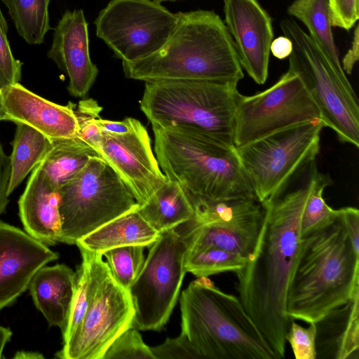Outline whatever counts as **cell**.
<instances>
[{
	"label": "cell",
	"instance_id": "obj_1",
	"mask_svg": "<svg viewBox=\"0 0 359 359\" xmlns=\"http://www.w3.org/2000/svg\"><path fill=\"white\" fill-rule=\"evenodd\" d=\"M311 184L262 203L264 217L254 256L236 272L239 299L272 348L283 358L291 323L288 289L299 257L300 222Z\"/></svg>",
	"mask_w": 359,
	"mask_h": 359
},
{
	"label": "cell",
	"instance_id": "obj_2",
	"mask_svg": "<svg viewBox=\"0 0 359 359\" xmlns=\"http://www.w3.org/2000/svg\"><path fill=\"white\" fill-rule=\"evenodd\" d=\"M177 22L158 51L122 62L125 76L144 82L206 80L236 82L244 76L233 40L222 18L208 10L178 12Z\"/></svg>",
	"mask_w": 359,
	"mask_h": 359
},
{
	"label": "cell",
	"instance_id": "obj_3",
	"mask_svg": "<svg viewBox=\"0 0 359 359\" xmlns=\"http://www.w3.org/2000/svg\"><path fill=\"white\" fill-rule=\"evenodd\" d=\"M359 294V253L340 216L301 238L286 300L290 320L317 323Z\"/></svg>",
	"mask_w": 359,
	"mask_h": 359
},
{
	"label": "cell",
	"instance_id": "obj_4",
	"mask_svg": "<svg viewBox=\"0 0 359 359\" xmlns=\"http://www.w3.org/2000/svg\"><path fill=\"white\" fill-rule=\"evenodd\" d=\"M182 333L209 359H281L265 340L240 299L208 277L198 278L180 299Z\"/></svg>",
	"mask_w": 359,
	"mask_h": 359
},
{
	"label": "cell",
	"instance_id": "obj_5",
	"mask_svg": "<svg viewBox=\"0 0 359 359\" xmlns=\"http://www.w3.org/2000/svg\"><path fill=\"white\" fill-rule=\"evenodd\" d=\"M238 83L206 80L145 82L140 109L151 125L234 147Z\"/></svg>",
	"mask_w": 359,
	"mask_h": 359
},
{
	"label": "cell",
	"instance_id": "obj_6",
	"mask_svg": "<svg viewBox=\"0 0 359 359\" xmlns=\"http://www.w3.org/2000/svg\"><path fill=\"white\" fill-rule=\"evenodd\" d=\"M162 171L191 199L256 198L236 151L193 134L151 125Z\"/></svg>",
	"mask_w": 359,
	"mask_h": 359
},
{
	"label": "cell",
	"instance_id": "obj_7",
	"mask_svg": "<svg viewBox=\"0 0 359 359\" xmlns=\"http://www.w3.org/2000/svg\"><path fill=\"white\" fill-rule=\"evenodd\" d=\"M60 243L74 245L107 222L140 205L115 171L98 156L59 189Z\"/></svg>",
	"mask_w": 359,
	"mask_h": 359
},
{
	"label": "cell",
	"instance_id": "obj_8",
	"mask_svg": "<svg viewBox=\"0 0 359 359\" xmlns=\"http://www.w3.org/2000/svg\"><path fill=\"white\" fill-rule=\"evenodd\" d=\"M280 26L293 46L288 69L304 83L324 126L331 128L341 142L358 148L359 107L354 90L342 83L315 41L294 19L284 18Z\"/></svg>",
	"mask_w": 359,
	"mask_h": 359
},
{
	"label": "cell",
	"instance_id": "obj_9",
	"mask_svg": "<svg viewBox=\"0 0 359 359\" xmlns=\"http://www.w3.org/2000/svg\"><path fill=\"white\" fill-rule=\"evenodd\" d=\"M323 127L320 119H315L236 147L259 203L281 196L292 179L314 162Z\"/></svg>",
	"mask_w": 359,
	"mask_h": 359
},
{
	"label": "cell",
	"instance_id": "obj_10",
	"mask_svg": "<svg viewBox=\"0 0 359 359\" xmlns=\"http://www.w3.org/2000/svg\"><path fill=\"white\" fill-rule=\"evenodd\" d=\"M79 249L90 269L89 304L79 327L55 357L102 359L112 341L133 327L134 307L128 290L114 278L102 255Z\"/></svg>",
	"mask_w": 359,
	"mask_h": 359
},
{
	"label": "cell",
	"instance_id": "obj_11",
	"mask_svg": "<svg viewBox=\"0 0 359 359\" xmlns=\"http://www.w3.org/2000/svg\"><path fill=\"white\" fill-rule=\"evenodd\" d=\"M187 243L175 229L160 233L137 277L128 289L134 307L133 327L160 331L168 321L187 273Z\"/></svg>",
	"mask_w": 359,
	"mask_h": 359
},
{
	"label": "cell",
	"instance_id": "obj_12",
	"mask_svg": "<svg viewBox=\"0 0 359 359\" xmlns=\"http://www.w3.org/2000/svg\"><path fill=\"white\" fill-rule=\"evenodd\" d=\"M177 22V14L154 0H111L94 21L96 36L122 62L158 51Z\"/></svg>",
	"mask_w": 359,
	"mask_h": 359
},
{
	"label": "cell",
	"instance_id": "obj_13",
	"mask_svg": "<svg viewBox=\"0 0 359 359\" xmlns=\"http://www.w3.org/2000/svg\"><path fill=\"white\" fill-rule=\"evenodd\" d=\"M315 119L321 120L320 111L299 77L288 69L265 90L250 96L240 94L233 143L240 147Z\"/></svg>",
	"mask_w": 359,
	"mask_h": 359
},
{
	"label": "cell",
	"instance_id": "obj_14",
	"mask_svg": "<svg viewBox=\"0 0 359 359\" xmlns=\"http://www.w3.org/2000/svg\"><path fill=\"white\" fill-rule=\"evenodd\" d=\"M101 133L100 157L129 188L140 207L143 205L168 181L146 128L138 121L126 134Z\"/></svg>",
	"mask_w": 359,
	"mask_h": 359
},
{
	"label": "cell",
	"instance_id": "obj_15",
	"mask_svg": "<svg viewBox=\"0 0 359 359\" xmlns=\"http://www.w3.org/2000/svg\"><path fill=\"white\" fill-rule=\"evenodd\" d=\"M224 23L248 74L264 84L269 74L272 19L257 0H224Z\"/></svg>",
	"mask_w": 359,
	"mask_h": 359
},
{
	"label": "cell",
	"instance_id": "obj_16",
	"mask_svg": "<svg viewBox=\"0 0 359 359\" xmlns=\"http://www.w3.org/2000/svg\"><path fill=\"white\" fill-rule=\"evenodd\" d=\"M58 257L26 231L0 221V311L28 289L41 267Z\"/></svg>",
	"mask_w": 359,
	"mask_h": 359
},
{
	"label": "cell",
	"instance_id": "obj_17",
	"mask_svg": "<svg viewBox=\"0 0 359 359\" xmlns=\"http://www.w3.org/2000/svg\"><path fill=\"white\" fill-rule=\"evenodd\" d=\"M1 121L27 125L50 140L79 137L76 104L61 105L28 90L20 83L0 91Z\"/></svg>",
	"mask_w": 359,
	"mask_h": 359
},
{
	"label": "cell",
	"instance_id": "obj_18",
	"mask_svg": "<svg viewBox=\"0 0 359 359\" xmlns=\"http://www.w3.org/2000/svg\"><path fill=\"white\" fill-rule=\"evenodd\" d=\"M88 22L82 9L67 10L54 29L47 53L69 77L70 95L84 97L94 83L99 70L90 57Z\"/></svg>",
	"mask_w": 359,
	"mask_h": 359
},
{
	"label": "cell",
	"instance_id": "obj_19",
	"mask_svg": "<svg viewBox=\"0 0 359 359\" xmlns=\"http://www.w3.org/2000/svg\"><path fill=\"white\" fill-rule=\"evenodd\" d=\"M59 204V189L38 164L18 200L25 231L48 246L59 243L62 228Z\"/></svg>",
	"mask_w": 359,
	"mask_h": 359
},
{
	"label": "cell",
	"instance_id": "obj_20",
	"mask_svg": "<svg viewBox=\"0 0 359 359\" xmlns=\"http://www.w3.org/2000/svg\"><path fill=\"white\" fill-rule=\"evenodd\" d=\"M76 275L65 264L44 266L31 280L28 289L36 308L50 326L66 330L75 293Z\"/></svg>",
	"mask_w": 359,
	"mask_h": 359
},
{
	"label": "cell",
	"instance_id": "obj_21",
	"mask_svg": "<svg viewBox=\"0 0 359 359\" xmlns=\"http://www.w3.org/2000/svg\"><path fill=\"white\" fill-rule=\"evenodd\" d=\"M316 325V358H359V294Z\"/></svg>",
	"mask_w": 359,
	"mask_h": 359
},
{
	"label": "cell",
	"instance_id": "obj_22",
	"mask_svg": "<svg viewBox=\"0 0 359 359\" xmlns=\"http://www.w3.org/2000/svg\"><path fill=\"white\" fill-rule=\"evenodd\" d=\"M184 234L186 254L208 248L230 251L251 260L262 225L236 226L215 219H193Z\"/></svg>",
	"mask_w": 359,
	"mask_h": 359
},
{
	"label": "cell",
	"instance_id": "obj_23",
	"mask_svg": "<svg viewBox=\"0 0 359 359\" xmlns=\"http://www.w3.org/2000/svg\"><path fill=\"white\" fill-rule=\"evenodd\" d=\"M160 233L140 214L138 209L120 216L81 238L79 248L102 254L104 251L124 245H151Z\"/></svg>",
	"mask_w": 359,
	"mask_h": 359
},
{
	"label": "cell",
	"instance_id": "obj_24",
	"mask_svg": "<svg viewBox=\"0 0 359 359\" xmlns=\"http://www.w3.org/2000/svg\"><path fill=\"white\" fill-rule=\"evenodd\" d=\"M287 13L302 21L309 36L327 60L342 83L353 90L341 67L339 52L334 41L330 24L328 0H295L287 8Z\"/></svg>",
	"mask_w": 359,
	"mask_h": 359
},
{
	"label": "cell",
	"instance_id": "obj_25",
	"mask_svg": "<svg viewBox=\"0 0 359 359\" xmlns=\"http://www.w3.org/2000/svg\"><path fill=\"white\" fill-rule=\"evenodd\" d=\"M138 212L159 233L175 229L195 217L189 197L178 183L168 179Z\"/></svg>",
	"mask_w": 359,
	"mask_h": 359
},
{
	"label": "cell",
	"instance_id": "obj_26",
	"mask_svg": "<svg viewBox=\"0 0 359 359\" xmlns=\"http://www.w3.org/2000/svg\"><path fill=\"white\" fill-rule=\"evenodd\" d=\"M50 140L51 146L39 165L59 189L76 176L92 157H100L93 146L79 137Z\"/></svg>",
	"mask_w": 359,
	"mask_h": 359
},
{
	"label": "cell",
	"instance_id": "obj_27",
	"mask_svg": "<svg viewBox=\"0 0 359 359\" xmlns=\"http://www.w3.org/2000/svg\"><path fill=\"white\" fill-rule=\"evenodd\" d=\"M14 137L11 142V174L8 196L40 163L51 146V140L36 129L20 123H15Z\"/></svg>",
	"mask_w": 359,
	"mask_h": 359
},
{
	"label": "cell",
	"instance_id": "obj_28",
	"mask_svg": "<svg viewBox=\"0 0 359 359\" xmlns=\"http://www.w3.org/2000/svg\"><path fill=\"white\" fill-rule=\"evenodd\" d=\"M7 7L18 34L30 45L44 42L50 29L48 6L50 0H1Z\"/></svg>",
	"mask_w": 359,
	"mask_h": 359
},
{
	"label": "cell",
	"instance_id": "obj_29",
	"mask_svg": "<svg viewBox=\"0 0 359 359\" xmlns=\"http://www.w3.org/2000/svg\"><path fill=\"white\" fill-rule=\"evenodd\" d=\"M309 180L311 188L301 217V238L327 226L339 215V210L330 207L323 196L332 180L328 175L318 171L314 162L311 164Z\"/></svg>",
	"mask_w": 359,
	"mask_h": 359
},
{
	"label": "cell",
	"instance_id": "obj_30",
	"mask_svg": "<svg viewBox=\"0 0 359 359\" xmlns=\"http://www.w3.org/2000/svg\"><path fill=\"white\" fill-rule=\"evenodd\" d=\"M248 262L238 254L212 247L186 254L184 269L197 278L208 277L223 272L236 273Z\"/></svg>",
	"mask_w": 359,
	"mask_h": 359
},
{
	"label": "cell",
	"instance_id": "obj_31",
	"mask_svg": "<svg viewBox=\"0 0 359 359\" xmlns=\"http://www.w3.org/2000/svg\"><path fill=\"white\" fill-rule=\"evenodd\" d=\"M145 248L140 245H124L107 250L102 254L114 278L128 290L142 268Z\"/></svg>",
	"mask_w": 359,
	"mask_h": 359
},
{
	"label": "cell",
	"instance_id": "obj_32",
	"mask_svg": "<svg viewBox=\"0 0 359 359\" xmlns=\"http://www.w3.org/2000/svg\"><path fill=\"white\" fill-rule=\"evenodd\" d=\"M81 257V263L77 266L76 271V289L67 325L65 332L62 334L63 344L68 341L79 327L89 304L90 273L87 259L85 257Z\"/></svg>",
	"mask_w": 359,
	"mask_h": 359
},
{
	"label": "cell",
	"instance_id": "obj_33",
	"mask_svg": "<svg viewBox=\"0 0 359 359\" xmlns=\"http://www.w3.org/2000/svg\"><path fill=\"white\" fill-rule=\"evenodd\" d=\"M102 359H155L151 347L143 341L139 330L131 327L120 334L109 346Z\"/></svg>",
	"mask_w": 359,
	"mask_h": 359
},
{
	"label": "cell",
	"instance_id": "obj_34",
	"mask_svg": "<svg viewBox=\"0 0 359 359\" xmlns=\"http://www.w3.org/2000/svg\"><path fill=\"white\" fill-rule=\"evenodd\" d=\"M8 25L0 8V91L20 83L23 63L14 57L7 38Z\"/></svg>",
	"mask_w": 359,
	"mask_h": 359
},
{
	"label": "cell",
	"instance_id": "obj_35",
	"mask_svg": "<svg viewBox=\"0 0 359 359\" xmlns=\"http://www.w3.org/2000/svg\"><path fill=\"white\" fill-rule=\"evenodd\" d=\"M309 324V326L305 328L291 320L286 341L297 359H316V325L314 323Z\"/></svg>",
	"mask_w": 359,
	"mask_h": 359
},
{
	"label": "cell",
	"instance_id": "obj_36",
	"mask_svg": "<svg viewBox=\"0 0 359 359\" xmlns=\"http://www.w3.org/2000/svg\"><path fill=\"white\" fill-rule=\"evenodd\" d=\"M155 359H202L187 336L182 333L175 338H167L161 344L151 347Z\"/></svg>",
	"mask_w": 359,
	"mask_h": 359
},
{
	"label": "cell",
	"instance_id": "obj_37",
	"mask_svg": "<svg viewBox=\"0 0 359 359\" xmlns=\"http://www.w3.org/2000/svg\"><path fill=\"white\" fill-rule=\"evenodd\" d=\"M332 27L349 31L359 18L358 0H328Z\"/></svg>",
	"mask_w": 359,
	"mask_h": 359
},
{
	"label": "cell",
	"instance_id": "obj_38",
	"mask_svg": "<svg viewBox=\"0 0 359 359\" xmlns=\"http://www.w3.org/2000/svg\"><path fill=\"white\" fill-rule=\"evenodd\" d=\"M11 165L0 140V215L3 214L9 203L8 188L11 179Z\"/></svg>",
	"mask_w": 359,
	"mask_h": 359
},
{
	"label": "cell",
	"instance_id": "obj_39",
	"mask_svg": "<svg viewBox=\"0 0 359 359\" xmlns=\"http://www.w3.org/2000/svg\"><path fill=\"white\" fill-rule=\"evenodd\" d=\"M354 250L359 253V210L353 207L339 209Z\"/></svg>",
	"mask_w": 359,
	"mask_h": 359
},
{
	"label": "cell",
	"instance_id": "obj_40",
	"mask_svg": "<svg viewBox=\"0 0 359 359\" xmlns=\"http://www.w3.org/2000/svg\"><path fill=\"white\" fill-rule=\"evenodd\" d=\"M137 122L138 120L131 117H128L121 121L102 119L100 117L96 119V123L102 133L117 135L129 133L135 128Z\"/></svg>",
	"mask_w": 359,
	"mask_h": 359
},
{
	"label": "cell",
	"instance_id": "obj_41",
	"mask_svg": "<svg viewBox=\"0 0 359 359\" xmlns=\"http://www.w3.org/2000/svg\"><path fill=\"white\" fill-rule=\"evenodd\" d=\"M359 59V25L355 27L351 46L342 59L341 67L344 72L351 74Z\"/></svg>",
	"mask_w": 359,
	"mask_h": 359
},
{
	"label": "cell",
	"instance_id": "obj_42",
	"mask_svg": "<svg viewBox=\"0 0 359 359\" xmlns=\"http://www.w3.org/2000/svg\"><path fill=\"white\" fill-rule=\"evenodd\" d=\"M292 49L293 46L291 40L285 36L273 39L270 46V51L273 55L280 60L288 57Z\"/></svg>",
	"mask_w": 359,
	"mask_h": 359
},
{
	"label": "cell",
	"instance_id": "obj_43",
	"mask_svg": "<svg viewBox=\"0 0 359 359\" xmlns=\"http://www.w3.org/2000/svg\"><path fill=\"white\" fill-rule=\"evenodd\" d=\"M12 334L13 333L10 328L0 325V358H4V349L6 344L10 341Z\"/></svg>",
	"mask_w": 359,
	"mask_h": 359
},
{
	"label": "cell",
	"instance_id": "obj_44",
	"mask_svg": "<svg viewBox=\"0 0 359 359\" xmlns=\"http://www.w3.org/2000/svg\"><path fill=\"white\" fill-rule=\"evenodd\" d=\"M13 358L15 359H41L44 357L38 352L21 351L16 352Z\"/></svg>",
	"mask_w": 359,
	"mask_h": 359
},
{
	"label": "cell",
	"instance_id": "obj_45",
	"mask_svg": "<svg viewBox=\"0 0 359 359\" xmlns=\"http://www.w3.org/2000/svg\"><path fill=\"white\" fill-rule=\"evenodd\" d=\"M154 1H180V0H154Z\"/></svg>",
	"mask_w": 359,
	"mask_h": 359
},
{
	"label": "cell",
	"instance_id": "obj_46",
	"mask_svg": "<svg viewBox=\"0 0 359 359\" xmlns=\"http://www.w3.org/2000/svg\"><path fill=\"white\" fill-rule=\"evenodd\" d=\"M0 121H1V99H0Z\"/></svg>",
	"mask_w": 359,
	"mask_h": 359
},
{
	"label": "cell",
	"instance_id": "obj_47",
	"mask_svg": "<svg viewBox=\"0 0 359 359\" xmlns=\"http://www.w3.org/2000/svg\"><path fill=\"white\" fill-rule=\"evenodd\" d=\"M294 1H295V0H294Z\"/></svg>",
	"mask_w": 359,
	"mask_h": 359
}]
</instances>
